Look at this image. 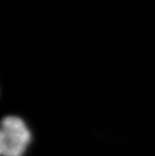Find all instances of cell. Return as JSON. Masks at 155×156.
<instances>
[{
  "mask_svg": "<svg viewBox=\"0 0 155 156\" xmlns=\"http://www.w3.org/2000/svg\"><path fill=\"white\" fill-rule=\"evenodd\" d=\"M31 141L32 132L21 117L8 115L0 121V156H23Z\"/></svg>",
  "mask_w": 155,
  "mask_h": 156,
  "instance_id": "6da1fadb",
  "label": "cell"
}]
</instances>
